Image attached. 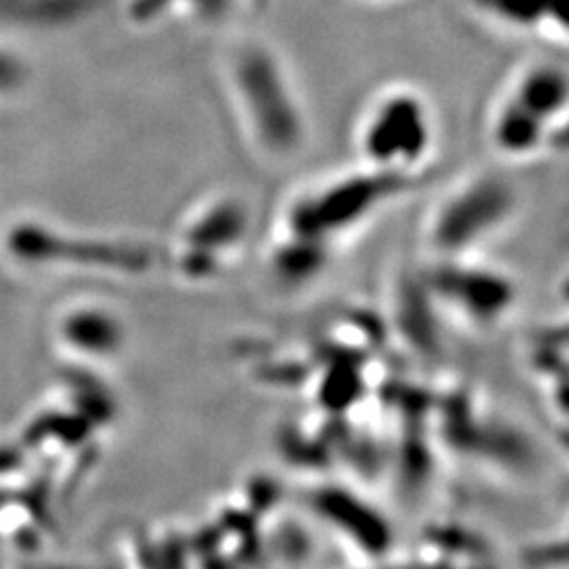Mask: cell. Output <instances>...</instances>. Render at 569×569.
Segmentation results:
<instances>
[{
    "label": "cell",
    "mask_w": 569,
    "mask_h": 569,
    "mask_svg": "<svg viewBox=\"0 0 569 569\" xmlns=\"http://www.w3.org/2000/svg\"><path fill=\"white\" fill-rule=\"evenodd\" d=\"M228 77L244 117L266 142L289 146L300 138L291 82L277 56L258 41L241 42L228 58Z\"/></svg>",
    "instance_id": "cell-1"
},
{
    "label": "cell",
    "mask_w": 569,
    "mask_h": 569,
    "mask_svg": "<svg viewBox=\"0 0 569 569\" xmlns=\"http://www.w3.org/2000/svg\"><path fill=\"white\" fill-rule=\"evenodd\" d=\"M258 4L260 0H127L124 13L140 28L169 20L220 23L239 20L256 11Z\"/></svg>",
    "instance_id": "cell-3"
},
{
    "label": "cell",
    "mask_w": 569,
    "mask_h": 569,
    "mask_svg": "<svg viewBox=\"0 0 569 569\" xmlns=\"http://www.w3.org/2000/svg\"><path fill=\"white\" fill-rule=\"evenodd\" d=\"M568 98V81L552 72V70H540L529 74L523 87L519 89L521 108L528 110L529 114L538 117V112H552L555 108H561Z\"/></svg>",
    "instance_id": "cell-4"
},
{
    "label": "cell",
    "mask_w": 569,
    "mask_h": 569,
    "mask_svg": "<svg viewBox=\"0 0 569 569\" xmlns=\"http://www.w3.org/2000/svg\"><path fill=\"white\" fill-rule=\"evenodd\" d=\"M367 150L373 157H413L428 143V117L411 93H392L373 108L367 122Z\"/></svg>",
    "instance_id": "cell-2"
}]
</instances>
